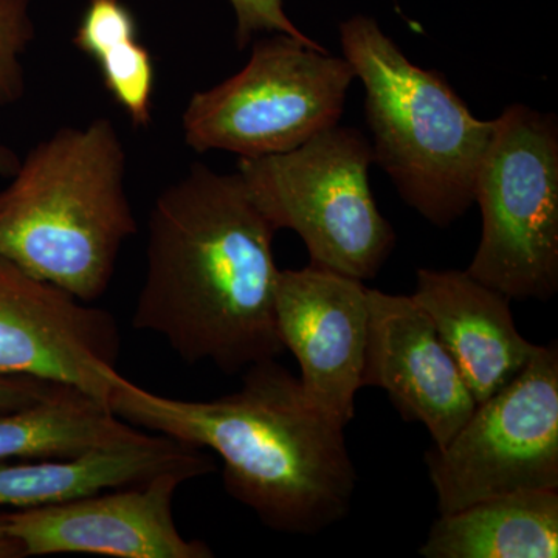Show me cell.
Wrapping results in <instances>:
<instances>
[{"label": "cell", "instance_id": "obj_2", "mask_svg": "<svg viewBox=\"0 0 558 558\" xmlns=\"http://www.w3.org/2000/svg\"><path fill=\"white\" fill-rule=\"evenodd\" d=\"M109 407L134 427L218 453L227 494L271 531L317 534L351 510L357 472L344 428L277 360L250 366L236 392L213 400L165 398L119 374Z\"/></svg>", "mask_w": 558, "mask_h": 558}, {"label": "cell", "instance_id": "obj_19", "mask_svg": "<svg viewBox=\"0 0 558 558\" xmlns=\"http://www.w3.org/2000/svg\"><path fill=\"white\" fill-rule=\"evenodd\" d=\"M236 14L238 49L242 50L252 43L253 36L260 32L286 33L299 39H311L300 32L284 11V0H230Z\"/></svg>", "mask_w": 558, "mask_h": 558}, {"label": "cell", "instance_id": "obj_20", "mask_svg": "<svg viewBox=\"0 0 558 558\" xmlns=\"http://www.w3.org/2000/svg\"><path fill=\"white\" fill-rule=\"evenodd\" d=\"M65 385L57 381L0 376V410H16L49 398Z\"/></svg>", "mask_w": 558, "mask_h": 558}, {"label": "cell", "instance_id": "obj_18", "mask_svg": "<svg viewBox=\"0 0 558 558\" xmlns=\"http://www.w3.org/2000/svg\"><path fill=\"white\" fill-rule=\"evenodd\" d=\"M35 39L31 0H0V105L24 97L22 54Z\"/></svg>", "mask_w": 558, "mask_h": 558}, {"label": "cell", "instance_id": "obj_12", "mask_svg": "<svg viewBox=\"0 0 558 558\" xmlns=\"http://www.w3.org/2000/svg\"><path fill=\"white\" fill-rule=\"evenodd\" d=\"M363 387L387 392L400 416L421 422L444 449L476 409L432 319L411 296L368 289Z\"/></svg>", "mask_w": 558, "mask_h": 558}, {"label": "cell", "instance_id": "obj_17", "mask_svg": "<svg viewBox=\"0 0 558 558\" xmlns=\"http://www.w3.org/2000/svg\"><path fill=\"white\" fill-rule=\"evenodd\" d=\"M73 46L97 62L102 86L135 130L153 123L156 64L123 0H87Z\"/></svg>", "mask_w": 558, "mask_h": 558}, {"label": "cell", "instance_id": "obj_13", "mask_svg": "<svg viewBox=\"0 0 558 558\" xmlns=\"http://www.w3.org/2000/svg\"><path fill=\"white\" fill-rule=\"evenodd\" d=\"M411 299L432 319L476 405L509 385L539 347L517 329L508 296L468 270H417Z\"/></svg>", "mask_w": 558, "mask_h": 558}, {"label": "cell", "instance_id": "obj_9", "mask_svg": "<svg viewBox=\"0 0 558 558\" xmlns=\"http://www.w3.org/2000/svg\"><path fill=\"white\" fill-rule=\"evenodd\" d=\"M120 344L109 311L0 256V376L57 381L109 405Z\"/></svg>", "mask_w": 558, "mask_h": 558}, {"label": "cell", "instance_id": "obj_3", "mask_svg": "<svg viewBox=\"0 0 558 558\" xmlns=\"http://www.w3.org/2000/svg\"><path fill=\"white\" fill-rule=\"evenodd\" d=\"M126 153L109 119L39 142L0 191V256L86 303L108 290L137 233Z\"/></svg>", "mask_w": 558, "mask_h": 558}, {"label": "cell", "instance_id": "obj_8", "mask_svg": "<svg viewBox=\"0 0 558 558\" xmlns=\"http://www.w3.org/2000/svg\"><path fill=\"white\" fill-rule=\"evenodd\" d=\"M439 515L520 490H558V348L478 403L444 449L425 454Z\"/></svg>", "mask_w": 558, "mask_h": 558}, {"label": "cell", "instance_id": "obj_22", "mask_svg": "<svg viewBox=\"0 0 558 558\" xmlns=\"http://www.w3.org/2000/svg\"><path fill=\"white\" fill-rule=\"evenodd\" d=\"M21 159L9 146L0 145V175H13L20 167Z\"/></svg>", "mask_w": 558, "mask_h": 558}, {"label": "cell", "instance_id": "obj_15", "mask_svg": "<svg viewBox=\"0 0 558 558\" xmlns=\"http://www.w3.org/2000/svg\"><path fill=\"white\" fill-rule=\"evenodd\" d=\"M427 558L558 557V490H520L439 515L418 549Z\"/></svg>", "mask_w": 558, "mask_h": 558}, {"label": "cell", "instance_id": "obj_21", "mask_svg": "<svg viewBox=\"0 0 558 558\" xmlns=\"http://www.w3.org/2000/svg\"><path fill=\"white\" fill-rule=\"evenodd\" d=\"M25 553L7 529V510L0 509V558H24Z\"/></svg>", "mask_w": 558, "mask_h": 558}, {"label": "cell", "instance_id": "obj_11", "mask_svg": "<svg viewBox=\"0 0 558 558\" xmlns=\"http://www.w3.org/2000/svg\"><path fill=\"white\" fill-rule=\"evenodd\" d=\"M190 481L161 473L145 483L110 488L38 508L7 512V529L25 557L95 554L117 558H211L201 539L180 534L175 492Z\"/></svg>", "mask_w": 558, "mask_h": 558}, {"label": "cell", "instance_id": "obj_1", "mask_svg": "<svg viewBox=\"0 0 558 558\" xmlns=\"http://www.w3.org/2000/svg\"><path fill=\"white\" fill-rule=\"evenodd\" d=\"M271 226L240 172L194 163L150 209L146 274L132 325L189 365L226 374L277 360L279 270Z\"/></svg>", "mask_w": 558, "mask_h": 558}, {"label": "cell", "instance_id": "obj_5", "mask_svg": "<svg viewBox=\"0 0 558 558\" xmlns=\"http://www.w3.org/2000/svg\"><path fill=\"white\" fill-rule=\"evenodd\" d=\"M373 163L365 135L336 124L288 153L240 157L238 172L271 226L303 240L311 264L366 281L396 245L371 193Z\"/></svg>", "mask_w": 558, "mask_h": 558}, {"label": "cell", "instance_id": "obj_6", "mask_svg": "<svg viewBox=\"0 0 558 558\" xmlns=\"http://www.w3.org/2000/svg\"><path fill=\"white\" fill-rule=\"evenodd\" d=\"M354 69L312 39L286 33L253 44L245 68L196 92L182 117L197 153L264 157L299 148L340 123Z\"/></svg>", "mask_w": 558, "mask_h": 558}, {"label": "cell", "instance_id": "obj_4", "mask_svg": "<svg viewBox=\"0 0 558 558\" xmlns=\"http://www.w3.org/2000/svg\"><path fill=\"white\" fill-rule=\"evenodd\" d=\"M340 43L365 87L374 163L422 218L451 226L475 204L495 120L476 119L442 73L411 62L373 17L344 21Z\"/></svg>", "mask_w": 558, "mask_h": 558}, {"label": "cell", "instance_id": "obj_14", "mask_svg": "<svg viewBox=\"0 0 558 558\" xmlns=\"http://www.w3.org/2000/svg\"><path fill=\"white\" fill-rule=\"evenodd\" d=\"M211 457L159 436L149 446L98 451L69 459L0 461V509H28L145 483L161 473L196 480L215 472Z\"/></svg>", "mask_w": 558, "mask_h": 558}, {"label": "cell", "instance_id": "obj_7", "mask_svg": "<svg viewBox=\"0 0 558 558\" xmlns=\"http://www.w3.org/2000/svg\"><path fill=\"white\" fill-rule=\"evenodd\" d=\"M475 202L483 234L470 277L508 299L548 301L558 290V123L510 105L495 120Z\"/></svg>", "mask_w": 558, "mask_h": 558}, {"label": "cell", "instance_id": "obj_10", "mask_svg": "<svg viewBox=\"0 0 558 558\" xmlns=\"http://www.w3.org/2000/svg\"><path fill=\"white\" fill-rule=\"evenodd\" d=\"M275 314L279 339L295 355L304 398L347 427L363 388L368 344V288L325 267L279 270Z\"/></svg>", "mask_w": 558, "mask_h": 558}, {"label": "cell", "instance_id": "obj_16", "mask_svg": "<svg viewBox=\"0 0 558 558\" xmlns=\"http://www.w3.org/2000/svg\"><path fill=\"white\" fill-rule=\"evenodd\" d=\"M117 416L108 403L65 387L16 410H0V461L69 459L156 442Z\"/></svg>", "mask_w": 558, "mask_h": 558}]
</instances>
